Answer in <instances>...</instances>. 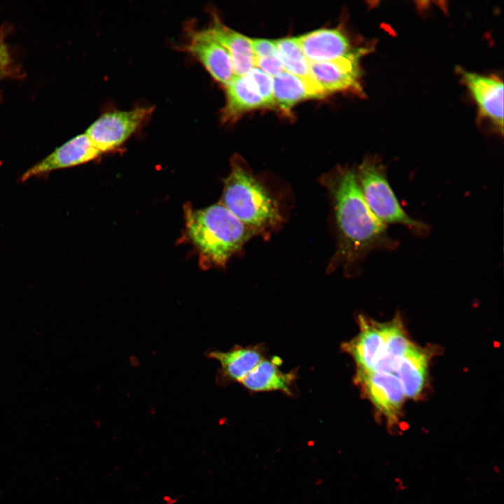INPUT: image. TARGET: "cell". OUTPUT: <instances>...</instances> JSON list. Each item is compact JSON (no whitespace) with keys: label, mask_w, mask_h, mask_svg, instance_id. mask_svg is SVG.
Wrapping results in <instances>:
<instances>
[{"label":"cell","mask_w":504,"mask_h":504,"mask_svg":"<svg viewBox=\"0 0 504 504\" xmlns=\"http://www.w3.org/2000/svg\"><path fill=\"white\" fill-rule=\"evenodd\" d=\"M319 181L331 196L337 233L336 251L328 267L330 272L342 267L353 276L371 253L397 248L398 241L368 205L355 168L338 166L323 174Z\"/></svg>","instance_id":"obj_1"},{"label":"cell","mask_w":504,"mask_h":504,"mask_svg":"<svg viewBox=\"0 0 504 504\" xmlns=\"http://www.w3.org/2000/svg\"><path fill=\"white\" fill-rule=\"evenodd\" d=\"M185 220L188 237L196 248L202 269L225 267L247 241L259 234L220 202L199 209L186 206Z\"/></svg>","instance_id":"obj_2"},{"label":"cell","mask_w":504,"mask_h":504,"mask_svg":"<svg viewBox=\"0 0 504 504\" xmlns=\"http://www.w3.org/2000/svg\"><path fill=\"white\" fill-rule=\"evenodd\" d=\"M223 185L220 202L243 223L258 233L281 223L283 218L277 202L241 157L231 158Z\"/></svg>","instance_id":"obj_3"},{"label":"cell","mask_w":504,"mask_h":504,"mask_svg":"<svg viewBox=\"0 0 504 504\" xmlns=\"http://www.w3.org/2000/svg\"><path fill=\"white\" fill-rule=\"evenodd\" d=\"M364 198L375 216L384 225L407 227L415 234H426L429 227L410 216L402 209L387 178L386 168L377 157H367L356 169Z\"/></svg>","instance_id":"obj_4"},{"label":"cell","mask_w":504,"mask_h":504,"mask_svg":"<svg viewBox=\"0 0 504 504\" xmlns=\"http://www.w3.org/2000/svg\"><path fill=\"white\" fill-rule=\"evenodd\" d=\"M154 107H136L128 111L106 112L86 130L101 153L112 151L124 144L150 117Z\"/></svg>","instance_id":"obj_5"},{"label":"cell","mask_w":504,"mask_h":504,"mask_svg":"<svg viewBox=\"0 0 504 504\" xmlns=\"http://www.w3.org/2000/svg\"><path fill=\"white\" fill-rule=\"evenodd\" d=\"M355 382L386 418L388 426H395L405 398L396 375L387 372L357 370Z\"/></svg>","instance_id":"obj_6"},{"label":"cell","mask_w":504,"mask_h":504,"mask_svg":"<svg viewBox=\"0 0 504 504\" xmlns=\"http://www.w3.org/2000/svg\"><path fill=\"white\" fill-rule=\"evenodd\" d=\"M367 50L358 48L330 61L310 63L311 75L327 95L342 91L359 94L362 92L359 60Z\"/></svg>","instance_id":"obj_7"},{"label":"cell","mask_w":504,"mask_h":504,"mask_svg":"<svg viewBox=\"0 0 504 504\" xmlns=\"http://www.w3.org/2000/svg\"><path fill=\"white\" fill-rule=\"evenodd\" d=\"M183 49L194 56L219 83L227 85L235 76L226 49L206 29H189Z\"/></svg>","instance_id":"obj_8"},{"label":"cell","mask_w":504,"mask_h":504,"mask_svg":"<svg viewBox=\"0 0 504 504\" xmlns=\"http://www.w3.org/2000/svg\"><path fill=\"white\" fill-rule=\"evenodd\" d=\"M101 152L84 133L66 141L23 173L22 181L94 160Z\"/></svg>","instance_id":"obj_9"},{"label":"cell","mask_w":504,"mask_h":504,"mask_svg":"<svg viewBox=\"0 0 504 504\" xmlns=\"http://www.w3.org/2000/svg\"><path fill=\"white\" fill-rule=\"evenodd\" d=\"M462 80L470 92L482 118L503 132V83L493 75L484 76L461 70Z\"/></svg>","instance_id":"obj_10"},{"label":"cell","mask_w":504,"mask_h":504,"mask_svg":"<svg viewBox=\"0 0 504 504\" xmlns=\"http://www.w3.org/2000/svg\"><path fill=\"white\" fill-rule=\"evenodd\" d=\"M360 332L342 349L349 354L357 365V370L373 371L384 358V340L379 323L360 315Z\"/></svg>","instance_id":"obj_11"},{"label":"cell","mask_w":504,"mask_h":504,"mask_svg":"<svg viewBox=\"0 0 504 504\" xmlns=\"http://www.w3.org/2000/svg\"><path fill=\"white\" fill-rule=\"evenodd\" d=\"M295 38L310 63L330 61L354 51L340 29H319Z\"/></svg>","instance_id":"obj_12"},{"label":"cell","mask_w":504,"mask_h":504,"mask_svg":"<svg viewBox=\"0 0 504 504\" xmlns=\"http://www.w3.org/2000/svg\"><path fill=\"white\" fill-rule=\"evenodd\" d=\"M207 30L228 52L236 76H245L255 66L251 38L230 29L215 15Z\"/></svg>","instance_id":"obj_13"},{"label":"cell","mask_w":504,"mask_h":504,"mask_svg":"<svg viewBox=\"0 0 504 504\" xmlns=\"http://www.w3.org/2000/svg\"><path fill=\"white\" fill-rule=\"evenodd\" d=\"M431 351L412 345L399 360L395 374L405 397L416 398L425 387Z\"/></svg>","instance_id":"obj_14"},{"label":"cell","mask_w":504,"mask_h":504,"mask_svg":"<svg viewBox=\"0 0 504 504\" xmlns=\"http://www.w3.org/2000/svg\"><path fill=\"white\" fill-rule=\"evenodd\" d=\"M225 87L226 102L221 112L225 122H232L243 113L267 108L253 82L246 76H236Z\"/></svg>","instance_id":"obj_15"},{"label":"cell","mask_w":504,"mask_h":504,"mask_svg":"<svg viewBox=\"0 0 504 504\" xmlns=\"http://www.w3.org/2000/svg\"><path fill=\"white\" fill-rule=\"evenodd\" d=\"M279 365V358H262L240 383L253 392L280 391L291 395L295 374L281 371Z\"/></svg>","instance_id":"obj_16"},{"label":"cell","mask_w":504,"mask_h":504,"mask_svg":"<svg viewBox=\"0 0 504 504\" xmlns=\"http://www.w3.org/2000/svg\"><path fill=\"white\" fill-rule=\"evenodd\" d=\"M275 106L289 114L298 102L308 99H321L326 94L305 80L286 71L273 78Z\"/></svg>","instance_id":"obj_17"},{"label":"cell","mask_w":504,"mask_h":504,"mask_svg":"<svg viewBox=\"0 0 504 504\" xmlns=\"http://www.w3.org/2000/svg\"><path fill=\"white\" fill-rule=\"evenodd\" d=\"M209 357L218 361L226 381H241L262 359L257 348L234 347L227 351H213Z\"/></svg>","instance_id":"obj_18"},{"label":"cell","mask_w":504,"mask_h":504,"mask_svg":"<svg viewBox=\"0 0 504 504\" xmlns=\"http://www.w3.org/2000/svg\"><path fill=\"white\" fill-rule=\"evenodd\" d=\"M384 340V358L373 371L395 374L398 364L407 349L412 345L408 340L400 318L379 323Z\"/></svg>","instance_id":"obj_19"},{"label":"cell","mask_w":504,"mask_h":504,"mask_svg":"<svg viewBox=\"0 0 504 504\" xmlns=\"http://www.w3.org/2000/svg\"><path fill=\"white\" fill-rule=\"evenodd\" d=\"M274 43L284 70L305 80L326 94L313 79L310 71V62L304 56L295 37L280 38L275 40Z\"/></svg>","instance_id":"obj_20"},{"label":"cell","mask_w":504,"mask_h":504,"mask_svg":"<svg viewBox=\"0 0 504 504\" xmlns=\"http://www.w3.org/2000/svg\"><path fill=\"white\" fill-rule=\"evenodd\" d=\"M246 75L254 84L267 108L275 107L273 78L255 66L253 67Z\"/></svg>","instance_id":"obj_21"},{"label":"cell","mask_w":504,"mask_h":504,"mask_svg":"<svg viewBox=\"0 0 504 504\" xmlns=\"http://www.w3.org/2000/svg\"><path fill=\"white\" fill-rule=\"evenodd\" d=\"M254 66L272 78L285 71L279 52L262 57L254 58Z\"/></svg>","instance_id":"obj_22"},{"label":"cell","mask_w":504,"mask_h":504,"mask_svg":"<svg viewBox=\"0 0 504 504\" xmlns=\"http://www.w3.org/2000/svg\"><path fill=\"white\" fill-rule=\"evenodd\" d=\"M252 49L255 57H262L278 53L274 40L251 38Z\"/></svg>","instance_id":"obj_23"},{"label":"cell","mask_w":504,"mask_h":504,"mask_svg":"<svg viewBox=\"0 0 504 504\" xmlns=\"http://www.w3.org/2000/svg\"><path fill=\"white\" fill-rule=\"evenodd\" d=\"M180 499L179 496H172L171 494H164L162 496L164 504H177Z\"/></svg>","instance_id":"obj_24"},{"label":"cell","mask_w":504,"mask_h":504,"mask_svg":"<svg viewBox=\"0 0 504 504\" xmlns=\"http://www.w3.org/2000/svg\"><path fill=\"white\" fill-rule=\"evenodd\" d=\"M7 59L6 50L3 44L0 43V63L6 64Z\"/></svg>","instance_id":"obj_25"},{"label":"cell","mask_w":504,"mask_h":504,"mask_svg":"<svg viewBox=\"0 0 504 504\" xmlns=\"http://www.w3.org/2000/svg\"><path fill=\"white\" fill-rule=\"evenodd\" d=\"M4 65H5L4 64L0 63V71H1V69H2V67L4 66Z\"/></svg>","instance_id":"obj_26"}]
</instances>
